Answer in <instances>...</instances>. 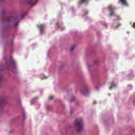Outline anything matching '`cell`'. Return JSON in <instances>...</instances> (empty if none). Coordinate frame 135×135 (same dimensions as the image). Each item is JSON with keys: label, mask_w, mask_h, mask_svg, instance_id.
I'll return each mask as SVG.
<instances>
[{"label": "cell", "mask_w": 135, "mask_h": 135, "mask_svg": "<svg viewBox=\"0 0 135 135\" xmlns=\"http://www.w3.org/2000/svg\"><path fill=\"white\" fill-rule=\"evenodd\" d=\"M3 101L2 99H0V107H2V105H3Z\"/></svg>", "instance_id": "cell-2"}, {"label": "cell", "mask_w": 135, "mask_h": 135, "mask_svg": "<svg viewBox=\"0 0 135 135\" xmlns=\"http://www.w3.org/2000/svg\"><path fill=\"white\" fill-rule=\"evenodd\" d=\"M75 127L78 132H81L84 129V123L81 118H77L75 121Z\"/></svg>", "instance_id": "cell-1"}]
</instances>
